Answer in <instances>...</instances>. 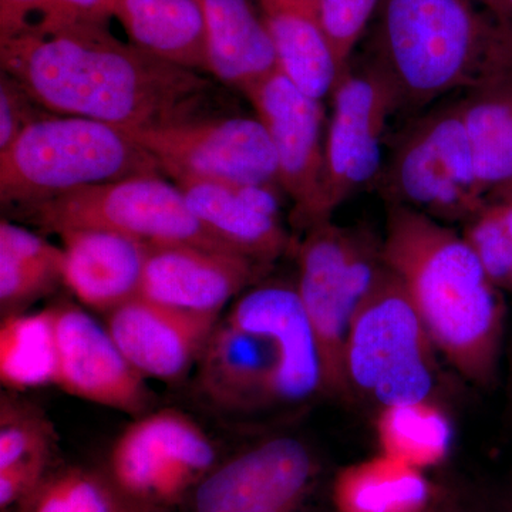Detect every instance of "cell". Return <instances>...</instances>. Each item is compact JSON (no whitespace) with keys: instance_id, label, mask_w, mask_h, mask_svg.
Segmentation results:
<instances>
[{"instance_id":"11","label":"cell","mask_w":512,"mask_h":512,"mask_svg":"<svg viewBox=\"0 0 512 512\" xmlns=\"http://www.w3.org/2000/svg\"><path fill=\"white\" fill-rule=\"evenodd\" d=\"M130 136L171 178L188 175L281 188L274 144L258 117L197 116Z\"/></svg>"},{"instance_id":"22","label":"cell","mask_w":512,"mask_h":512,"mask_svg":"<svg viewBox=\"0 0 512 512\" xmlns=\"http://www.w3.org/2000/svg\"><path fill=\"white\" fill-rule=\"evenodd\" d=\"M111 19L128 42L164 62L208 73L207 18L202 0H114Z\"/></svg>"},{"instance_id":"14","label":"cell","mask_w":512,"mask_h":512,"mask_svg":"<svg viewBox=\"0 0 512 512\" xmlns=\"http://www.w3.org/2000/svg\"><path fill=\"white\" fill-rule=\"evenodd\" d=\"M224 319L272 346V404L303 403L325 389L318 339L296 286L259 282L235 299Z\"/></svg>"},{"instance_id":"19","label":"cell","mask_w":512,"mask_h":512,"mask_svg":"<svg viewBox=\"0 0 512 512\" xmlns=\"http://www.w3.org/2000/svg\"><path fill=\"white\" fill-rule=\"evenodd\" d=\"M59 237L63 285L83 306L107 315L140 295L146 242L103 229H73Z\"/></svg>"},{"instance_id":"28","label":"cell","mask_w":512,"mask_h":512,"mask_svg":"<svg viewBox=\"0 0 512 512\" xmlns=\"http://www.w3.org/2000/svg\"><path fill=\"white\" fill-rule=\"evenodd\" d=\"M376 436L384 456L423 471L450 453L454 430L450 417L431 399L382 407Z\"/></svg>"},{"instance_id":"9","label":"cell","mask_w":512,"mask_h":512,"mask_svg":"<svg viewBox=\"0 0 512 512\" xmlns=\"http://www.w3.org/2000/svg\"><path fill=\"white\" fill-rule=\"evenodd\" d=\"M218 461L215 444L197 421L163 409L134 417L121 431L103 474L124 503L173 512Z\"/></svg>"},{"instance_id":"30","label":"cell","mask_w":512,"mask_h":512,"mask_svg":"<svg viewBox=\"0 0 512 512\" xmlns=\"http://www.w3.org/2000/svg\"><path fill=\"white\" fill-rule=\"evenodd\" d=\"M56 433L45 414L16 397L0 404V470L36 460H52Z\"/></svg>"},{"instance_id":"38","label":"cell","mask_w":512,"mask_h":512,"mask_svg":"<svg viewBox=\"0 0 512 512\" xmlns=\"http://www.w3.org/2000/svg\"><path fill=\"white\" fill-rule=\"evenodd\" d=\"M507 512H512V495L510 497V500H508V503H507Z\"/></svg>"},{"instance_id":"15","label":"cell","mask_w":512,"mask_h":512,"mask_svg":"<svg viewBox=\"0 0 512 512\" xmlns=\"http://www.w3.org/2000/svg\"><path fill=\"white\" fill-rule=\"evenodd\" d=\"M55 313V386L131 417L147 413L151 404L147 379L131 366L106 325L79 306H55Z\"/></svg>"},{"instance_id":"39","label":"cell","mask_w":512,"mask_h":512,"mask_svg":"<svg viewBox=\"0 0 512 512\" xmlns=\"http://www.w3.org/2000/svg\"><path fill=\"white\" fill-rule=\"evenodd\" d=\"M507 291L512 292V274H511L510 284H508Z\"/></svg>"},{"instance_id":"25","label":"cell","mask_w":512,"mask_h":512,"mask_svg":"<svg viewBox=\"0 0 512 512\" xmlns=\"http://www.w3.org/2000/svg\"><path fill=\"white\" fill-rule=\"evenodd\" d=\"M333 500L339 512H424L433 490L423 471L380 453L340 471Z\"/></svg>"},{"instance_id":"10","label":"cell","mask_w":512,"mask_h":512,"mask_svg":"<svg viewBox=\"0 0 512 512\" xmlns=\"http://www.w3.org/2000/svg\"><path fill=\"white\" fill-rule=\"evenodd\" d=\"M332 113L325 134V165L318 222L350 197L379 180L387 123L399 113L396 93L386 74L370 60L350 62L332 92Z\"/></svg>"},{"instance_id":"13","label":"cell","mask_w":512,"mask_h":512,"mask_svg":"<svg viewBox=\"0 0 512 512\" xmlns=\"http://www.w3.org/2000/svg\"><path fill=\"white\" fill-rule=\"evenodd\" d=\"M244 96L274 144L279 183L292 201L291 224L306 232L318 222L325 165L323 100L303 92L281 69Z\"/></svg>"},{"instance_id":"4","label":"cell","mask_w":512,"mask_h":512,"mask_svg":"<svg viewBox=\"0 0 512 512\" xmlns=\"http://www.w3.org/2000/svg\"><path fill=\"white\" fill-rule=\"evenodd\" d=\"M161 173L156 158L121 128L50 114L0 153V201L15 208L90 185Z\"/></svg>"},{"instance_id":"27","label":"cell","mask_w":512,"mask_h":512,"mask_svg":"<svg viewBox=\"0 0 512 512\" xmlns=\"http://www.w3.org/2000/svg\"><path fill=\"white\" fill-rule=\"evenodd\" d=\"M55 306L3 316L0 325V380L12 392L56 383Z\"/></svg>"},{"instance_id":"23","label":"cell","mask_w":512,"mask_h":512,"mask_svg":"<svg viewBox=\"0 0 512 512\" xmlns=\"http://www.w3.org/2000/svg\"><path fill=\"white\" fill-rule=\"evenodd\" d=\"M274 40L281 70L303 92L323 100L339 72L325 29L322 0H256Z\"/></svg>"},{"instance_id":"12","label":"cell","mask_w":512,"mask_h":512,"mask_svg":"<svg viewBox=\"0 0 512 512\" xmlns=\"http://www.w3.org/2000/svg\"><path fill=\"white\" fill-rule=\"evenodd\" d=\"M320 471L305 441L275 436L218 461L192 491L187 512H301Z\"/></svg>"},{"instance_id":"34","label":"cell","mask_w":512,"mask_h":512,"mask_svg":"<svg viewBox=\"0 0 512 512\" xmlns=\"http://www.w3.org/2000/svg\"><path fill=\"white\" fill-rule=\"evenodd\" d=\"M474 2L500 18L512 20V0H474Z\"/></svg>"},{"instance_id":"20","label":"cell","mask_w":512,"mask_h":512,"mask_svg":"<svg viewBox=\"0 0 512 512\" xmlns=\"http://www.w3.org/2000/svg\"><path fill=\"white\" fill-rule=\"evenodd\" d=\"M197 386L222 412L272 406L275 353L268 340L221 318L198 360Z\"/></svg>"},{"instance_id":"3","label":"cell","mask_w":512,"mask_h":512,"mask_svg":"<svg viewBox=\"0 0 512 512\" xmlns=\"http://www.w3.org/2000/svg\"><path fill=\"white\" fill-rule=\"evenodd\" d=\"M366 59L413 113L512 74V20L474 0H380Z\"/></svg>"},{"instance_id":"31","label":"cell","mask_w":512,"mask_h":512,"mask_svg":"<svg viewBox=\"0 0 512 512\" xmlns=\"http://www.w3.org/2000/svg\"><path fill=\"white\" fill-rule=\"evenodd\" d=\"M114 0H0V37L74 23H109Z\"/></svg>"},{"instance_id":"8","label":"cell","mask_w":512,"mask_h":512,"mask_svg":"<svg viewBox=\"0 0 512 512\" xmlns=\"http://www.w3.org/2000/svg\"><path fill=\"white\" fill-rule=\"evenodd\" d=\"M387 204L434 220L466 225L484 210L460 100L413 121L400 136L379 177Z\"/></svg>"},{"instance_id":"36","label":"cell","mask_w":512,"mask_h":512,"mask_svg":"<svg viewBox=\"0 0 512 512\" xmlns=\"http://www.w3.org/2000/svg\"><path fill=\"white\" fill-rule=\"evenodd\" d=\"M424 512H453V511H448V510H446V508H437V507H434L433 504H431L430 507L427 508V510Z\"/></svg>"},{"instance_id":"1","label":"cell","mask_w":512,"mask_h":512,"mask_svg":"<svg viewBox=\"0 0 512 512\" xmlns=\"http://www.w3.org/2000/svg\"><path fill=\"white\" fill-rule=\"evenodd\" d=\"M0 64L55 116L84 117L127 134L197 117L211 83L111 35L74 23L0 37Z\"/></svg>"},{"instance_id":"18","label":"cell","mask_w":512,"mask_h":512,"mask_svg":"<svg viewBox=\"0 0 512 512\" xmlns=\"http://www.w3.org/2000/svg\"><path fill=\"white\" fill-rule=\"evenodd\" d=\"M106 328L144 379L177 383L204 352L221 316L180 311L144 296L107 313Z\"/></svg>"},{"instance_id":"32","label":"cell","mask_w":512,"mask_h":512,"mask_svg":"<svg viewBox=\"0 0 512 512\" xmlns=\"http://www.w3.org/2000/svg\"><path fill=\"white\" fill-rule=\"evenodd\" d=\"M380 0H322L323 29L339 76L372 26Z\"/></svg>"},{"instance_id":"5","label":"cell","mask_w":512,"mask_h":512,"mask_svg":"<svg viewBox=\"0 0 512 512\" xmlns=\"http://www.w3.org/2000/svg\"><path fill=\"white\" fill-rule=\"evenodd\" d=\"M436 345L400 279L384 265L350 323L345 350L350 389L393 406L430 399Z\"/></svg>"},{"instance_id":"16","label":"cell","mask_w":512,"mask_h":512,"mask_svg":"<svg viewBox=\"0 0 512 512\" xmlns=\"http://www.w3.org/2000/svg\"><path fill=\"white\" fill-rule=\"evenodd\" d=\"M269 266L200 245L154 244L140 295L180 311L221 316L232 299L265 278Z\"/></svg>"},{"instance_id":"24","label":"cell","mask_w":512,"mask_h":512,"mask_svg":"<svg viewBox=\"0 0 512 512\" xmlns=\"http://www.w3.org/2000/svg\"><path fill=\"white\" fill-rule=\"evenodd\" d=\"M461 117L485 202L512 194V74L468 90Z\"/></svg>"},{"instance_id":"21","label":"cell","mask_w":512,"mask_h":512,"mask_svg":"<svg viewBox=\"0 0 512 512\" xmlns=\"http://www.w3.org/2000/svg\"><path fill=\"white\" fill-rule=\"evenodd\" d=\"M208 73L242 94L281 69L278 52L252 0H202Z\"/></svg>"},{"instance_id":"26","label":"cell","mask_w":512,"mask_h":512,"mask_svg":"<svg viewBox=\"0 0 512 512\" xmlns=\"http://www.w3.org/2000/svg\"><path fill=\"white\" fill-rule=\"evenodd\" d=\"M63 284V249L8 220L0 222V311L26 308Z\"/></svg>"},{"instance_id":"33","label":"cell","mask_w":512,"mask_h":512,"mask_svg":"<svg viewBox=\"0 0 512 512\" xmlns=\"http://www.w3.org/2000/svg\"><path fill=\"white\" fill-rule=\"evenodd\" d=\"M50 116L16 80L2 73L0 79V153L8 150L23 131Z\"/></svg>"},{"instance_id":"35","label":"cell","mask_w":512,"mask_h":512,"mask_svg":"<svg viewBox=\"0 0 512 512\" xmlns=\"http://www.w3.org/2000/svg\"><path fill=\"white\" fill-rule=\"evenodd\" d=\"M121 500V498H120ZM123 501V500H121ZM123 512H157V511H147V510H141V508L133 507V505H128L124 503L123 501Z\"/></svg>"},{"instance_id":"29","label":"cell","mask_w":512,"mask_h":512,"mask_svg":"<svg viewBox=\"0 0 512 512\" xmlns=\"http://www.w3.org/2000/svg\"><path fill=\"white\" fill-rule=\"evenodd\" d=\"M16 512H123V501L103 473L69 467L50 471Z\"/></svg>"},{"instance_id":"7","label":"cell","mask_w":512,"mask_h":512,"mask_svg":"<svg viewBox=\"0 0 512 512\" xmlns=\"http://www.w3.org/2000/svg\"><path fill=\"white\" fill-rule=\"evenodd\" d=\"M12 210L49 234L103 229L148 245L183 242L235 254L195 217L180 188L161 175L90 185Z\"/></svg>"},{"instance_id":"17","label":"cell","mask_w":512,"mask_h":512,"mask_svg":"<svg viewBox=\"0 0 512 512\" xmlns=\"http://www.w3.org/2000/svg\"><path fill=\"white\" fill-rule=\"evenodd\" d=\"M195 217L235 254L269 266L291 247L281 188L210 178H173Z\"/></svg>"},{"instance_id":"2","label":"cell","mask_w":512,"mask_h":512,"mask_svg":"<svg viewBox=\"0 0 512 512\" xmlns=\"http://www.w3.org/2000/svg\"><path fill=\"white\" fill-rule=\"evenodd\" d=\"M382 255L441 355L471 383L490 386L503 345L505 302L463 235L423 212L387 204Z\"/></svg>"},{"instance_id":"6","label":"cell","mask_w":512,"mask_h":512,"mask_svg":"<svg viewBox=\"0 0 512 512\" xmlns=\"http://www.w3.org/2000/svg\"><path fill=\"white\" fill-rule=\"evenodd\" d=\"M383 269L382 242L365 231L330 220L303 232L295 286L318 339L328 392L348 393L350 323Z\"/></svg>"},{"instance_id":"37","label":"cell","mask_w":512,"mask_h":512,"mask_svg":"<svg viewBox=\"0 0 512 512\" xmlns=\"http://www.w3.org/2000/svg\"><path fill=\"white\" fill-rule=\"evenodd\" d=\"M510 410L512 414V357H511V365H510Z\"/></svg>"}]
</instances>
